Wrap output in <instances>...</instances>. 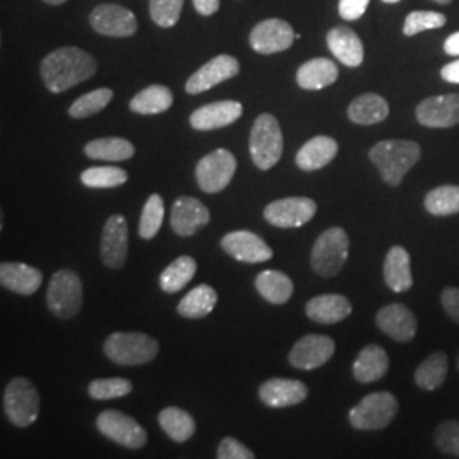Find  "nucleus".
Wrapping results in <instances>:
<instances>
[{"label": "nucleus", "mask_w": 459, "mask_h": 459, "mask_svg": "<svg viewBox=\"0 0 459 459\" xmlns=\"http://www.w3.org/2000/svg\"><path fill=\"white\" fill-rule=\"evenodd\" d=\"M89 396L94 400H115L123 398L133 392L132 381L125 377H104V379H94L89 388Z\"/></svg>", "instance_id": "obj_42"}, {"label": "nucleus", "mask_w": 459, "mask_h": 459, "mask_svg": "<svg viewBox=\"0 0 459 459\" xmlns=\"http://www.w3.org/2000/svg\"><path fill=\"white\" fill-rule=\"evenodd\" d=\"M333 352L335 342L330 337L310 333L293 345L290 352V362L296 369L313 371L322 368L333 356Z\"/></svg>", "instance_id": "obj_17"}, {"label": "nucleus", "mask_w": 459, "mask_h": 459, "mask_svg": "<svg viewBox=\"0 0 459 459\" xmlns=\"http://www.w3.org/2000/svg\"><path fill=\"white\" fill-rule=\"evenodd\" d=\"M456 364H458V369H459V356H458V362H456Z\"/></svg>", "instance_id": "obj_55"}, {"label": "nucleus", "mask_w": 459, "mask_h": 459, "mask_svg": "<svg viewBox=\"0 0 459 459\" xmlns=\"http://www.w3.org/2000/svg\"><path fill=\"white\" fill-rule=\"evenodd\" d=\"M436 446L447 455L459 458V422L446 420L436 429L434 432Z\"/></svg>", "instance_id": "obj_45"}, {"label": "nucleus", "mask_w": 459, "mask_h": 459, "mask_svg": "<svg viewBox=\"0 0 459 459\" xmlns=\"http://www.w3.org/2000/svg\"><path fill=\"white\" fill-rule=\"evenodd\" d=\"M434 2H437V4H443V5H447V4H451L453 0H434Z\"/></svg>", "instance_id": "obj_53"}, {"label": "nucleus", "mask_w": 459, "mask_h": 459, "mask_svg": "<svg viewBox=\"0 0 459 459\" xmlns=\"http://www.w3.org/2000/svg\"><path fill=\"white\" fill-rule=\"evenodd\" d=\"M385 282L394 293H405L413 284L411 276V255L403 247L394 246L390 248L385 259Z\"/></svg>", "instance_id": "obj_27"}, {"label": "nucleus", "mask_w": 459, "mask_h": 459, "mask_svg": "<svg viewBox=\"0 0 459 459\" xmlns=\"http://www.w3.org/2000/svg\"><path fill=\"white\" fill-rule=\"evenodd\" d=\"M444 51L447 53V55H455V56H458L459 55V31L458 33L451 34L446 41H444Z\"/></svg>", "instance_id": "obj_51"}, {"label": "nucleus", "mask_w": 459, "mask_h": 459, "mask_svg": "<svg viewBox=\"0 0 459 459\" xmlns=\"http://www.w3.org/2000/svg\"><path fill=\"white\" fill-rule=\"evenodd\" d=\"M255 290L265 301L273 305H284L293 296V281L279 271H263L255 278Z\"/></svg>", "instance_id": "obj_32"}, {"label": "nucleus", "mask_w": 459, "mask_h": 459, "mask_svg": "<svg viewBox=\"0 0 459 459\" xmlns=\"http://www.w3.org/2000/svg\"><path fill=\"white\" fill-rule=\"evenodd\" d=\"M174 104V96L165 85H150L138 92L130 102V109L136 115H160Z\"/></svg>", "instance_id": "obj_33"}, {"label": "nucleus", "mask_w": 459, "mask_h": 459, "mask_svg": "<svg viewBox=\"0 0 459 459\" xmlns=\"http://www.w3.org/2000/svg\"><path fill=\"white\" fill-rule=\"evenodd\" d=\"M104 352L119 366H143L159 354V342L142 332H115L104 342Z\"/></svg>", "instance_id": "obj_3"}, {"label": "nucleus", "mask_w": 459, "mask_h": 459, "mask_svg": "<svg viewBox=\"0 0 459 459\" xmlns=\"http://www.w3.org/2000/svg\"><path fill=\"white\" fill-rule=\"evenodd\" d=\"M250 47L261 55H274L279 51L291 48L295 43L296 34L290 22L284 19H265L259 22L250 33Z\"/></svg>", "instance_id": "obj_12"}, {"label": "nucleus", "mask_w": 459, "mask_h": 459, "mask_svg": "<svg viewBox=\"0 0 459 459\" xmlns=\"http://www.w3.org/2000/svg\"><path fill=\"white\" fill-rule=\"evenodd\" d=\"M210 220V210L196 197L182 196L176 199L170 212V227L181 237L195 235L206 227Z\"/></svg>", "instance_id": "obj_19"}, {"label": "nucleus", "mask_w": 459, "mask_h": 459, "mask_svg": "<svg viewBox=\"0 0 459 459\" xmlns=\"http://www.w3.org/2000/svg\"><path fill=\"white\" fill-rule=\"evenodd\" d=\"M259 396L264 405L271 409H286L301 403L308 396V388L298 379L274 377L261 385Z\"/></svg>", "instance_id": "obj_21"}, {"label": "nucleus", "mask_w": 459, "mask_h": 459, "mask_svg": "<svg viewBox=\"0 0 459 459\" xmlns=\"http://www.w3.org/2000/svg\"><path fill=\"white\" fill-rule=\"evenodd\" d=\"M4 411L16 427L33 426L39 415V394L26 377H14L4 394Z\"/></svg>", "instance_id": "obj_7"}, {"label": "nucleus", "mask_w": 459, "mask_h": 459, "mask_svg": "<svg viewBox=\"0 0 459 459\" xmlns=\"http://www.w3.org/2000/svg\"><path fill=\"white\" fill-rule=\"evenodd\" d=\"M369 159L377 165L383 181L396 187L420 160V147L411 140H385L369 150Z\"/></svg>", "instance_id": "obj_2"}, {"label": "nucleus", "mask_w": 459, "mask_h": 459, "mask_svg": "<svg viewBox=\"0 0 459 459\" xmlns=\"http://www.w3.org/2000/svg\"><path fill=\"white\" fill-rule=\"evenodd\" d=\"M369 0H341L339 14L345 21H358L366 13Z\"/></svg>", "instance_id": "obj_47"}, {"label": "nucleus", "mask_w": 459, "mask_h": 459, "mask_svg": "<svg viewBox=\"0 0 459 459\" xmlns=\"http://www.w3.org/2000/svg\"><path fill=\"white\" fill-rule=\"evenodd\" d=\"M197 264L189 255H181L174 263L165 267L160 274L159 284L165 293H178L184 290V286L196 276Z\"/></svg>", "instance_id": "obj_36"}, {"label": "nucleus", "mask_w": 459, "mask_h": 459, "mask_svg": "<svg viewBox=\"0 0 459 459\" xmlns=\"http://www.w3.org/2000/svg\"><path fill=\"white\" fill-rule=\"evenodd\" d=\"M383 2H386V4H394V2H400V0H383Z\"/></svg>", "instance_id": "obj_54"}, {"label": "nucleus", "mask_w": 459, "mask_h": 459, "mask_svg": "<svg viewBox=\"0 0 459 459\" xmlns=\"http://www.w3.org/2000/svg\"><path fill=\"white\" fill-rule=\"evenodd\" d=\"M98 429L102 436L128 449H140L147 444V432L133 417L119 411L99 413Z\"/></svg>", "instance_id": "obj_10"}, {"label": "nucleus", "mask_w": 459, "mask_h": 459, "mask_svg": "<svg viewBox=\"0 0 459 459\" xmlns=\"http://www.w3.org/2000/svg\"><path fill=\"white\" fill-rule=\"evenodd\" d=\"M49 312L58 318H72L82 310L83 288L81 278L70 271L62 269L53 274L47 291Z\"/></svg>", "instance_id": "obj_6"}, {"label": "nucleus", "mask_w": 459, "mask_h": 459, "mask_svg": "<svg viewBox=\"0 0 459 459\" xmlns=\"http://www.w3.org/2000/svg\"><path fill=\"white\" fill-rule=\"evenodd\" d=\"M197 14L201 16H213L220 9V0H193Z\"/></svg>", "instance_id": "obj_49"}, {"label": "nucleus", "mask_w": 459, "mask_h": 459, "mask_svg": "<svg viewBox=\"0 0 459 459\" xmlns=\"http://www.w3.org/2000/svg\"><path fill=\"white\" fill-rule=\"evenodd\" d=\"M339 79V68L328 58H313L296 72V82L305 91H320Z\"/></svg>", "instance_id": "obj_28"}, {"label": "nucleus", "mask_w": 459, "mask_h": 459, "mask_svg": "<svg viewBox=\"0 0 459 459\" xmlns=\"http://www.w3.org/2000/svg\"><path fill=\"white\" fill-rule=\"evenodd\" d=\"M337 152H339L337 142L330 136L320 134V136H315L312 140H308L303 147L298 150L296 165L307 172L320 170L337 157Z\"/></svg>", "instance_id": "obj_25"}, {"label": "nucleus", "mask_w": 459, "mask_h": 459, "mask_svg": "<svg viewBox=\"0 0 459 459\" xmlns=\"http://www.w3.org/2000/svg\"><path fill=\"white\" fill-rule=\"evenodd\" d=\"M41 79L53 94H62L74 85L89 81L98 72L96 58L77 48L66 47L51 51L41 62Z\"/></svg>", "instance_id": "obj_1"}, {"label": "nucleus", "mask_w": 459, "mask_h": 459, "mask_svg": "<svg viewBox=\"0 0 459 459\" xmlns=\"http://www.w3.org/2000/svg\"><path fill=\"white\" fill-rule=\"evenodd\" d=\"M441 77L446 82L459 83V60L444 65L441 70Z\"/></svg>", "instance_id": "obj_50"}, {"label": "nucleus", "mask_w": 459, "mask_h": 459, "mask_svg": "<svg viewBox=\"0 0 459 459\" xmlns=\"http://www.w3.org/2000/svg\"><path fill=\"white\" fill-rule=\"evenodd\" d=\"M221 248L238 263L259 264L273 259V248L252 231H230L221 238Z\"/></svg>", "instance_id": "obj_16"}, {"label": "nucleus", "mask_w": 459, "mask_h": 459, "mask_svg": "<svg viewBox=\"0 0 459 459\" xmlns=\"http://www.w3.org/2000/svg\"><path fill=\"white\" fill-rule=\"evenodd\" d=\"M307 316L322 325H332L345 320L352 313L351 301L342 295H322L307 303Z\"/></svg>", "instance_id": "obj_26"}, {"label": "nucleus", "mask_w": 459, "mask_h": 459, "mask_svg": "<svg viewBox=\"0 0 459 459\" xmlns=\"http://www.w3.org/2000/svg\"><path fill=\"white\" fill-rule=\"evenodd\" d=\"M184 0H150V16L160 28H174L181 19Z\"/></svg>", "instance_id": "obj_43"}, {"label": "nucleus", "mask_w": 459, "mask_h": 459, "mask_svg": "<svg viewBox=\"0 0 459 459\" xmlns=\"http://www.w3.org/2000/svg\"><path fill=\"white\" fill-rule=\"evenodd\" d=\"M377 325L396 342H411L417 332V318L407 307L394 303L377 312Z\"/></svg>", "instance_id": "obj_22"}, {"label": "nucleus", "mask_w": 459, "mask_h": 459, "mask_svg": "<svg viewBox=\"0 0 459 459\" xmlns=\"http://www.w3.org/2000/svg\"><path fill=\"white\" fill-rule=\"evenodd\" d=\"M390 115V106L377 94H362L354 99L347 109V116L352 123L369 126L385 121Z\"/></svg>", "instance_id": "obj_30"}, {"label": "nucleus", "mask_w": 459, "mask_h": 459, "mask_svg": "<svg viewBox=\"0 0 459 459\" xmlns=\"http://www.w3.org/2000/svg\"><path fill=\"white\" fill-rule=\"evenodd\" d=\"M441 301L446 313L459 324V288H446Z\"/></svg>", "instance_id": "obj_48"}, {"label": "nucleus", "mask_w": 459, "mask_h": 459, "mask_svg": "<svg viewBox=\"0 0 459 459\" xmlns=\"http://www.w3.org/2000/svg\"><path fill=\"white\" fill-rule=\"evenodd\" d=\"M349 257V237L345 230L333 227L316 238L312 248L313 271L322 278L337 276Z\"/></svg>", "instance_id": "obj_5"}, {"label": "nucleus", "mask_w": 459, "mask_h": 459, "mask_svg": "<svg viewBox=\"0 0 459 459\" xmlns=\"http://www.w3.org/2000/svg\"><path fill=\"white\" fill-rule=\"evenodd\" d=\"M83 152L92 160L123 162L132 159L134 155V147L130 140L111 136V138H98L89 142L83 148Z\"/></svg>", "instance_id": "obj_31"}, {"label": "nucleus", "mask_w": 459, "mask_h": 459, "mask_svg": "<svg viewBox=\"0 0 459 459\" xmlns=\"http://www.w3.org/2000/svg\"><path fill=\"white\" fill-rule=\"evenodd\" d=\"M165 206L164 199L159 195H150L143 206L142 218H140V229L138 233L143 240H152L164 223Z\"/></svg>", "instance_id": "obj_41"}, {"label": "nucleus", "mask_w": 459, "mask_h": 459, "mask_svg": "<svg viewBox=\"0 0 459 459\" xmlns=\"http://www.w3.org/2000/svg\"><path fill=\"white\" fill-rule=\"evenodd\" d=\"M446 16L441 13L434 11H413L411 13L405 24H403V34L405 36H415V34L429 31V30H439L446 24Z\"/></svg>", "instance_id": "obj_44"}, {"label": "nucleus", "mask_w": 459, "mask_h": 459, "mask_svg": "<svg viewBox=\"0 0 459 459\" xmlns=\"http://www.w3.org/2000/svg\"><path fill=\"white\" fill-rule=\"evenodd\" d=\"M398 411V402L388 392L364 396L361 402L349 411V422L359 430H379L390 426Z\"/></svg>", "instance_id": "obj_8"}, {"label": "nucleus", "mask_w": 459, "mask_h": 459, "mask_svg": "<svg viewBox=\"0 0 459 459\" xmlns=\"http://www.w3.org/2000/svg\"><path fill=\"white\" fill-rule=\"evenodd\" d=\"M159 424L165 434L176 443L189 441L196 432V422L193 415L178 407H167L160 411Z\"/></svg>", "instance_id": "obj_34"}, {"label": "nucleus", "mask_w": 459, "mask_h": 459, "mask_svg": "<svg viewBox=\"0 0 459 459\" xmlns=\"http://www.w3.org/2000/svg\"><path fill=\"white\" fill-rule=\"evenodd\" d=\"M81 181L91 189H113L128 181V172L119 167H91L81 174Z\"/></svg>", "instance_id": "obj_39"}, {"label": "nucleus", "mask_w": 459, "mask_h": 459, "mask_svg": "<svg viewBox=\"0 0 459 459\" xmlns=\"http://www.w3.org/2000/svg\"><path fill=\"white\" fill-rule=\"evenodd\" d=\"M43 2H47L49 5H62V4H65L66 0H43Z\"/></svg>", "instance_id": "obj_52"}, {"label": "nucleus", "mask_w": 459, "mask_h": 459, "mask_svg": "<svg viewBox=\"0 0 459 459\" xmlns=\"http://www.w3.org/2000/svg\"><path fill=\"white\" fill-rule=\"evenodd\" d=\"M113 91L111 89H96L89 94H83L81 98L77 99L70 109H68V115L75 119H83V117H89V116L98 115L100 113L113 99Z\"/></svg>", "instance_id": "obj_40"}, {"label": "nucleus", "mask_w": 459, "mask_h": 459, "mask_svg": "<svg viewBox=\"0 0 459 459\" xmlns=\"http://www.w3.org/2000/svg\"><path fill=\"white\" fill-rule=\"evenodd\" d=\"M447 377V356L444 352H434L415 371V383L422 390H437Z\"/></svg>", "instance_id": "obj_37"}, {"label": "nucleus", "mask_w": 459, "mask_h": 459, "mask_svg": "<svg viewBox=\"0 0 459 459\" xmlns=\"http://www.w3.org/2000/svg\"><path fill=\"white\" fill-rule=\"evenodd\" d=\"M240 72V64L231 55H218L208 64L197 68L196 72L186 82V92L196 96L216 87L218 83L237 77Z\"/></svg>", "instance_id": "obj_14"}, {"label": "nucleus", "mask_w": 459, "mask_h": 459, "mask_svg": "<svg viewBox=\"0 0 459 459\" xmlns=\"http://www.w3.org/2000/svg\"><path fill=\"white\" fill-rule=\"evenodd\" d=\"M89 22L96 33L111 38H130L138 30V22L132 11L116 4L98 5L91 13Z\"/></svg>", "instance_id": "obj_13"}, {"label": "nucleus", "mask_w": 459, "mask_h": 459, "mask_svg": "<svg viewBox=\"0 0 459 459\" xmlns=\"http://www.w3.org/2000/svg\"><path fill=\"white\" fill-rule=\"evenodd\" d=\"M282 147L284 142L278 119L267 113L259 116L252 126L248 140L252 162L261 170H269L281 160Z\"/></svg>", "instance_id": "obj_4"}, {"label": "nucleus", "mask_w": 459, "mask_h": 459, "mask_svg": "<svg viewBox=\"0 0 459 459\" xmlns=\"http://www.w3.org/2000/svg\"><path fill=\"white\" fill-rule=\"evenodd\" d=\"M328 49L335 55V58L345 66L356 68L364 62V47L361 38L351 28L337 26L332 28L327 34Z\"/></svg>", "instance_id": "obj_24"}, {"label": "nucleus", "mask_w": 459, "mask_h": 459, "mask_svg": "<svg viewBox=\"0 0 459 459\" xmlns=\"http://www.w3.org/2000/svg\"><path fill=\"white\" fill-rule=\"evenodd\" d=\"M315 213L316 203L310 197H284L267 204L264 218L269 225L278 229H298L307 225Z\"/></svg>", "instance_id": "obj_11"}, {"label": "nucleus", "mask_w": 459, "mask_h": 459, "mask_svg": "<svg viewBox=\"0 0 459 459\" xmlns=\"http://www.w3.org/2000/svg\"><path fill=\"white\" fill-rule=\"evenodd\" d=\"M218 295L212 286L199 284L184 296L178 307V312L184 318H204L213 312Z\"/></svg>", "instance_id": "obj_35"}, {"label": "nucleus", "mask_w": 459, "mask_h": 459, "mask_svg": "<svg viewBox=\"0 0 459 459\" xmlns=\"http://www.w3.org/2000/svg\"><path fill=\"white\" fill-rule=\"evenodd\" d=\"M100 259L109 269H121L128 259V223L125 216L108 218L100 235Z\"/></svg>", "instance_id": "obj_15"}, {"label": "nucleus", "mask_w": 459, "mask_h": 459, "mask_svg": "<svg viewBox=\"0 0 459 459\" xmlns=\"http://www.w3.org/2000/svg\"><path fill=\"white\" fill-rule=\"evenodd\" d=\"M426 210L434 216L459 213V186H441L426 196Z\"/></svg>", "instance_id": "obj_38"}, {"label": "nucleus", "mask_w": 459, "mask_h": 459, "mask_svg": "<svg viewBox=\"0 0 459 459\" xmlns=\"http://www.w3.org/2000/svg\"><path fill=\"white\" fill-rule=\"evenodd\" d=\"M417 121L427 128H451L459 125V94L427 98L417 106Z\"/></svg>", "instance_id": "obj_18"}, {"label": "nucleus", "mask_w": 459, "mask_h": 459, "mask_svg": "<svg viewBox=\"0 0 459 459\" xmlns=\"http://www.w3.org/2000/svg\"><path fill=\"white\" fill-rule=\"evenodd\" d=\"M0 284L2 288L17 295H34L43 284V274L39 269L24 263L0 264Z\"/></svg>", "instance_id": "obj_23"}, {"label": "nucleus", "mask_w": 459, "mask_h": 459, "mask_svg": "<svg viewBox=\"0 0 459 459\" xmlns=\"http://www.w3.org/2000/svg\"><path fill=\"white\" fill-rule=\"evenodd\" d=\"M390 368L388 354L377 344L366 345L356 358L352 373L359 383H375L386 375Z\"/></svg>", "instance_id": "obj_29"}, {"label": "nucleus", "mask_w": 459, "mask_h": 459, "mask_svg": "<svg viewBox=\"0 0 459 459\" xmlns=\"http://www.w3.org/2000/svg\"><path fill=\"white\" fill-rule=\"evenodd\" d=\"M216 456L220 459H254L255 455L246 447L244 444L238 443L233 437H225L220 446Z\"/></svg>", "instance_id": "obj_46"}, {"label": "nucleus", "mask_w": 459, "mask_h": 459, "mask_svg": "<svg viewBox=\"0 0 459 459\" xmlns=\"http://www.w3.org/2000/svg\"><path fill=\"white\" fill-rule=\"evenodd\" d=\"M244 113V108L237 100H218L196 109L189 123L197 132H212L233 125Z\"/></svg>", "instance_id": "obj_20"}, {"label": "nucleus", "mask_w": 459, "mask_h": 459, "mask_svg": "<svg viewBox=\"0 0 459 459\" xmlns=\"http://www.w3.org/2000/svg\"><path fill=\"white\" fill-rule=\"evenodd\" d=\"M237 170V159L227 148H218L204 155L196 165V181L201 191L218 195L230 182Z\"/></svg>", "instance_id": "obj_9"}]
</instances>
